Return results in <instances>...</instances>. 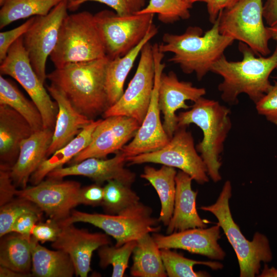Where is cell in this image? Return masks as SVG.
Segmentation results:
<instances>
[{
  "label": "cell",
  "instance_id": "cell-1",
  "mask_svg": "<svg viewBox=\"0 0 277 277\" xmlns=\"http://www.w3.org/2000/svg\"><path fill=\"white\" fill-rule=\"evenodd\" d=\"M238 48L243 55L241 61H229L224 54L213 65L210 72L223 78L218 90L224 102L237 104L239 96L245 94L255 104L272 85L269 76L277 69V46L270 55L259 57L244 43L240 42Z\"/></svg>",
  "mask_w": 277,
  "mask_h": 277
},
{
  "label": "cell",
  "instance_id": "cell-2",
  "mask_svg": "<svg viewBox=\"0 0 277 277\" xmlns=\"http://www.w3.org/2000/svg\"><path fill=\"white\" fill-rule=\"evenodd\" d=\"M109 59L68 64L47 74L50 84L58 89L80 113L90 120L109 107L105 86Z\"/></svg>",
  "mask_w": 277,
  "mask_h": 277
},
{
  "label": "cell",
  "instance_id": "cell-3",
  "mask_svg": "<svg viewBox=\"0 0 277 277\" xmlns=\"http://www.w3.org/2000/svg\"><path fill=\"white\" fill-rule=\"evenodd\" d=\"M234 41L220 33L218 17L204 33L198 26H189L182 34L164 33L159 49L164 54L172 53L168 62L178 65L184 73H194L201 81Z\"/></svg>",
  "mask_w": 277,
  "mask_h": 277
},
{
  "label": "cell",
  "instance_id": "cell-4",
  "mask_svg": "<svg viewBox=\"0 0 277 277\" xmlns=\"http://www.w3.org/2000/svg\"><path fill=\"white\" fill-rule=\"evenodd\" d=\"M230 114V109L219 102L203 96L177 115V128L193 124L202 130L203 139L196 149L206 165L208 176L214 182L222 180L220 155L232 127Z\"/></svg>",
  "mask_w": 277,
  "mask_h": 277
},
{
  "label": "cell",
  "instance_id": "cell-5",
  "mask_svg": "<svg viewBox=\"0 0 277 277\" xmlns=\"http://www.w3.org/2000/svg\"><path fill=\"white\" fill-rule=\"evenodd\" d=\"M232 187L230 181L225 182L215 203L202 206L203 210L210 212L217 219V224L223 229L233 248L238 260L241 277H254L258 275L261 263H268L272 259L269 242L266 236L256 232L250 241L244 236L231 215L229 200Z\"/></svg>",
  "mask_w": 277,
  "mask_h": 277
},
{
  "label": "cell",
  "instance_id": "cell-6",
  "mask_svg": "<svg viewBox=\"0 0 277 277\" xmlns=\"http://www.w3.org/2000/svg\"><path fill=\"white\" fill-rule=\"evenodd\" d=\"M106 56L94 14L87 11L68 14L62 23L56 46L49 56L55 68Z\"/></svg>",
  "mask_w": 277,
  "mask_h": 277
},
{
  "label": "cell",
  "instance_id": "cell-7",
  "mask_svg": "<svg viewBox=\"0 0 277 277\" xmlns=\"http://www.w3.org/2000/svg\"><path fill=\"white\" fill-rule=\"evenodd\" d=\"M152 213L150 207L138 202L117 214L72 210L68 217L58 223L61 226L77 222L90 224L113 238L116 241L115 246L119 247L147 233L160 230V221L152 216Z\"/></svg>",
  "mask_w": 277,
  "mask_h": 277
},
{
  "label": "cell",
  "instance_id": "cell-8",
  "mask_svg": "<svg viewBox=\"0 0 277 277\" xmlns=\"http://www.w3.org/2000/svg\"><path fill=\"white\" fill-rule=\"evenodd\" d=\"M218 17L221 34L246 44L257 55H269L271 36L264 23L262 0H241Z\"/></svg>",
  "mask_w": 277,
  "mask_h": 277
},
{
  "label": "cell",
  "instance_id": "cell-9",
  "mask_svg": "<svg viewBox=\"0 0 277 277\" xmlns=\"http://www.w3.org/2000/svg\"><path fill=\"white\" fill-rule=\"evenodd\" d=\"M154 15L136 13L120 16L109 10L94 14L106 56L112 60L125 55L136 47L153 24Z\"/></svg>",
  "mask_w": 277,
  "mask_h": 277
},
{
  "label": "cell",
  "instance_id": "cell-10",
  "mask_svg": "<svg viewBox=\"0 0 277 277\" xmlns=\"http://www.w3.org/2000/svg\"><path fill=\"white\" fill-rule=\"evenodd\" d=\"M0 65L1 75H7L17 81L35 103L42 116L43 128L54 130L58 105L39 80L31 65L24 47L23 35L10 47Z\"/></svg>",
  "mask_w": 277,
  "mask_h": 277
},
{
  "label": "cell",
  "instance_id": "cell-11",
  "mask_svg": "<svg viewBox=\"0 0 277 277\" xmlns=\"http://www.w3.org/2000/svg\"><path fill=\"white\" fill-rule=\"evenodd\" d=\"M186 126L179 127L168 143L155 151L127 157L129 165L160 164L179 168L200 184L209 181L206 165L194 146L191 132Z\"/></svg>",
  "mask_w": 277,
  "mask_h": 277
},
{
  "label": "cell",
  "instance_id": "cell-12",
  "mask_svg": "<svg viewBox=\"0 0 277 277\" xmlns=\"http://www.w3.org/2000/svg\"><path fill=\"white\" fill-rule=\"evenodd\" d=\"M132 78L118 101L103 113V118L123 115L133 118L140 125L147 112L154 87V64L152 45L143 47Z\"/></svg>",
  "mask_w": 277,
  "mask_h": 277
},
{
  "label": "cell",
  "instance_id": "cell-13",
  "mask_svg": "<svg viewBox=\"0 0 277 277\" xmlns=\"http://www.w3.org/2000/svg\"><path fill=\"white\" fill-rule=\"evenodd\" d=\"M68 1L63 0L47 14L34 16L23 35L31 65L43 84L47 79L46 62L56 46L62 23L68 14Z\"/></svg>",
  "mask_w": 277,
  "mask_h": 277
},
{
  "label": "cell",
  "instance_id": "cell-14",
  "mask_svg": "<svg viewBox=\"0 0 277 277\" xmlns=\"http://www.w3.org/2000/svg\"><path fill=\"white\" fill-rule=\"evenodd\" d=\"M81 188L76 181L46 177L36 185L17 189L15 195L33 203L50 219L61 222L79 204Z\"/></svg>",
  "mask_w": 277,
  "mask_h": 277
},
{
  "label": "cell",
  "instance_id": "cell-15",
  "mask_svg": "<svg viewBox=\"0 0 277 277\" xmlns=\"http://www.w3.org/2000/svg\"><path fill=\"white\" fill-rule=\"evenodd\" d=\"M152 48L155 70L152 94L142 124L134 137L121 150L126 157L156 151L164 147L170 140L161 120L158 103L160 80L165 67L163 62L164 53L159 50V44L152 45Z\"/></svg>",
  "mask_w": 277,
  "mask_h": 277
},
{
  "label": "cell",
  "instance_id": "cell-16",
  "mask_svg": "<svg viewBox=\"0 0 277 277\" xmlns=\"http://www.w3.org/2000/svg\"><path fill=\"white\" fill-rule=\"evenodd\" d=\"M140 126L136 120L126 116L102 119L89 144L70 162V164L90 157L106 159L109 154L116 153L132 140Z\"/></svg>",
  "mask_w": 277,
  "mask_h": 277
},
{
  "label": "cell",
  "instance_id": "cell-17",
  "mask_svg": "<svg viewBox=\"0 0 277 277\" xmlns=\"http://www.w3.org/2000/svg\"><path fill=\"white\" fill-rule=\"evenodd\" d=\"M206 93L205 88L195 87L190 82L180 81L172 71L162 73L158 89V103L163 114V128L170 139L177 129L176 112L180 109H189L191 106L186 104L187 101L194 103Z\"/></svg>",
  "mask_w": 277,
  "mask_h": 277
},
{
  "label": "cell",
  "instance_id": "cell-18",
  "mask_svg": "<svg viewBox=\"0 0 277 277\" xmlns=\"http://www.w3.org/2000/svg\"><path fill=\"white\" fill-rule=\"evenodd\" d=\"M61 226V232L51 246L69 255L77 276H87L91 270L90 264L93 252L104 245L111 244L109 235L79 229L74 227L73 224Z\"/></svg>",
  "mask_w": 277,
  "mask_h": 277
},
{
  "label": "cell",
  "instance_id": "cell-19",
  "mask_svg": "<svg viewBox=\"0 0 277 277\" xmlns=\"http://www.w3.org/2000/svg\"><path fill=\"white\" fill-rule=\"evenodd\" d=\"M126 157L122 150L109 159L90 157L68 167L54 169L46 177L63 179L68 176L81 175L101 185L114 180L131 186L135 181L136 174L125 167Z\"/></svg>",
  "mask_w": 277,
  "mask_h": 277
},
{
  "label": "cell",
  "instance_id": "cell-20",
  "mask_svg": "<svg viewBox=\"0 0 277 277\" xmlns=\"http://www.w3.org/2000/svg\"><path fill=\"white\" fill-rule=\"evenodd\" d=\"M220 228L217 224L208 228H190L166 235L154 232L152 236L160 249H181L210 259L222 260L226 253L218 243Z\"/></svg>",
  "mask_w": 277,
  "mask_h": 277
},
{
  "label": "cell",
  "instance_id": "cell-21",
  "mask_svg": "<svg viewBox=\"0 0 277 277\" xmlns=\"http://www.w3.org/2000/svg\"><path fill=\"white\" fill-rule=\"evenodd\" d=\"M53 130L43 128L34 131L22 143L18 158L10 170L16 187L26 188L31 175L47 158Z\"/></svg>",
  "mask_w": 277,
  "mask_h": 277
},
{
  "label": "cell",
  "instance_id": "cell-22",
  "mask_svg": "<svg viewBox=\"0 0 277 277\" xmlns=\"http://www.w3.org/2000/svg\"><path fill=\"white\" fill-rule=\"evenodd\" d=\"M192 178L180 170L175 176V195L173 214L167 225L166 234L194 228H206L207 222L196 209L197 191L191 187Z\"/></svg>",
  "mask_w": 277,
  "mask_h": 277
},
{
  "label": "cell",
  "instance_id": "cell-23",
  "mask_svg": "<svg viewBox=\"0 0 277 277\" xmlns=\"http://www.w3.org/2000/svg\"><path fill=\"white\" fill-rule=\"evenodd\" d=\"M50 96L58 105V113L47 158L77 136L93 120L78 112L65 95L51 84L46 86Z\"/></svg>",
  "mask_w": 277,
  "mask_h": 277
},
{
  "label": "cell",
  "instance_id": "cell-24",
  "mask_svg": "<svg viewBox=\"0 0 277 277\" xmlns=\"http://www.w3.org/2000/svg\"><path fill=\"white\" fill-rule=\"evenodd\" d=\"M34 132L21 114L7 105H0V164L11 168L22 143Z\"/></svg>",
  "mask_w": 277,
  "mask_h": 277
},
{
  "label": "cell",
  "instance_id": "cell-25",
  "mask_svg": "<svg viewBox=\"0 0 277 277\" xmlns=\"http://www.w3.org/2000/svg\"><path fill=\"white\" fill-rule=\"evenodd\" d=\"M157 33V28L153 24L144 38L136 47L122 56L109 59L105 80L109 107L116 103L123 95L125 81L143 47Z\"/></svg>",
  "mask_w": 277,
  "mask_h": 277
},
{
  "label": "cell",
  "instance_id": "cell-26",
  "mask_svg": "<svg viewBox=\"0 0 277 277\" xmlns=\"http://www.w3.org/2000/svg\"><path fill=\"white\" fill-rule=\"evenodd\" d=\"M102 119L93 120L69 143L45 159L30 176L32 185L44 180L52 171L63 167L84 150L91 142L93 133Z\"/></svg>",
  "mask_w": 277,
  "mask_h": 277
},
{
  "label": "cell",
  "instance_id": "cell-27",
  "mask_svg": "<svg viewBox=\"0 0 277 277\" xmlns=\"http://www.w3.org/2000/svg\"><path fill=\"white\" fill-rule=\"evenodd\" d=\"M31 273L38 277H72L75 268L69 255L64 251L51 250L31 236Z\"/></svg>",
  "mask_w": 277,
  "mask_h": 277
},
{
  "label": "cell",
  "instance_id": "cell-28",
  "mask_svg": "<svg viewBox=\"0 0 277 277\" xmlns=\"http://www.w3.org/2000/svg\"><path fill=\"white\" fill-rule=\"evenodd\" d=\"M175 168L163 165L161 168L147 165L141 177L147 181L155 189L160 200L161 209L159 217L160 222L167 226L172 217L175 195Z\"/></svg>",
  "mask_w": 277,
  "mask_h": 277
},
{
  "label": "cell",
  "instance_id": "cell-29",
  "mask_svg": "<svg viewBox=\"0 0 277 277\" xmlns=\"http://www.w3.org/2000/svg\"><path fill=\"white\" fill-rule=\"evenodd\" d=\"M130 274L134 277H166L160 248L153 238L147 233L137 240L132 252Z\"/></svg>",
  "mask_w": 277,
  "mask_h": 277
},
{
  "label": "cell",
  "instance_id": "cell-30",
  "mask_svg": "<svg viewBox=\"0 0 277 277\" xmlns=\"http://www.w3.org/2000/svg\"><path fill=\"white\" fill-rule=\"evenodd\" d=\"M0 265L32 275V242L21 234L10 232L1 237Z\"/></svg>",
  "mask_w": 277,
  "mask_h": 277
},
{
  "label": "cell",
  "instance_id": "cell-31",
  "mask_svg": "<svg viewBox=\"0 0 277 277\" xmlns=\"http://www.w3.org/2000/svg\"><path fill=\"white\" fill-rule=\"evenodd\" d=\"M0 105H7L21 114L34 131L43 129L42 116L38 108L26 98L11 81L0 76Z\"/></svg>",
  "mask_w": 277,
  "mask_h": 277
},
{
  "label": "cell",
  "instance_id": "cell-32",
  "mask_svg": "<svg viewBox=\"0 0 277 277\" xmlns=\"http://www.w3.org/2000/svg\"><path fill=\"white\" fill-rule=\"evenodd\" d=\"M62 1L6 0L0 10V28L17 20L45 15Z\"/></svg>",
  "mask_w": 277,
  "mask_h": 277
},
{
  "label": "cell",
  "instance_id": "cell-33",
  "mask_svg": "<svg viewBox=\"0 0 277 277\" xmlns=\"http://www.w3.org/2000/svg\"><path fill=\"white\" fill-rule=\"evenodd\" d=\"M169 248L160 249L163 264L169 277H204L209 274L203 271H195V265H206L213 270L221 269L223 265L217 262L199 261L185 258Z\"/></svg>",
  "mask_w": 277,
  "mask_h": 277
},
{
  "label": "cell",
  "instance_id": "cell-34",
  "mask_svg": "<svg viewBox=\"0 0 277 277\" xmlns=\"http://www.w3.org/2000/svg\"><path fill=\"white\" fill-rule=\"evenodd\" d=\"M138 202L140 197L131 188V186L118 181L110 180L107 182L104 187V197L102 206L107 214H118Z\"/></svg>",
  "mask_w": 277,
  "mask_h": 277
},
{
  "label": "cell",
  "instance_id": "cell-35",
  "mask_svg": "<svg viewBox=\"0 0 277 277\" xmlns=\"http://www.w3.org/2000/svg\"><path fill=\"white\" fill-rule=\"evenodd\" d=\"M191 7L184 0H149L147 5L136 13L156 14L161 23L169 24L188 19Z\"/></svg>",
  "mask_w": 277,
  "mask_h": 277
},
{
  "label": "cell",
  "instance_id": "cell-36",
  "mask_svg": "<svg viewBox=\"0 0 277 277\" xmlns=\"http://www.w3.org/2000/svg\"><path fill=\"white\" fill-rule=\"evenodd\" d=\"M136 243L137 240H132L119 247L106 245L100 247V266L105 268L111 265L113 268L111 276L123 277Z\"/></svg>",
  "mask_w": 277,
  "mask_h": 277
},
{
  "label": "cell",
  "instance_id": "cell-37",
  "mask_svg": "<svg viewBox=\"0 0 277 277\" xmlns=\"http://www.w3.org/2000/svg\"><path fill=\"white\" fill-rule=\"evenodd\" d=\"M0 237L10 232L16 220L24 213L41 210L32 202L17 196L0 206Z\"/></svg>",
  "mask_w": 277,
  "mask_h": 277
},
{
  "label": "cell",
  "instance_id": "cell-38",
  "mask_svg": "<svg viewBox=\"0 0 277 277\" xmlns=\"http://www.w3.org/2000/svg\"><path fill=\"white\" fill-rule=\"evenodd\" d=\"M88 2L104 4L112 8L116 14L120 16L136 14L146 6L145 0H77L68 2V10L75 11L81 5Z\"/></svg>",
  "mask_w": 277,
  "mask_h": 277
},
{
  "label": "cell",
  "instance_id": "cell-39",
  "mask_svg": "<svg viewBox=\"0 0 277 277\" xmlns=\"http://www.w3.org/2000/svg\"><path fill=\"white\" fill-rule=\"evenodd\" d=\"M255 105L259 114L277 125V81L274 82L269 91Z\"/></svg>",
  "mask_w": 277,
  "mask_h": 277
},
{
  "label": "cell",
  "instance_id": "cell-40",
  "mask_svg": "<svg viewBox=\"0 0 277 277\" xmlns=\"http://www.w3.org/2000/svg\"><path fill=\"white\" fill-rule=\"evenodd\" d=\"M61 230L58 222L50 219L45 222L37 223L31 231V236L37 242L44 243L53 242L57 238Z\"/></svg>",
  "mask_w": 277,
  "mask_h": 277
},
{
  "label": "cell",
  "instance_id": "cell-41",
  "mask_svg": "<svg viewBox=\"0 0 277 277\" xmlns=\"http://www.w3.org/2000/svg\"><path fill=\"white\" fill-rule=\"evenodd\" d=\"M31 17L20 26L0 33V63L6 57L11 46L21 36L24 35L33 22Z\"/></svg>",
  "mask_w": 277,
  "mask_h": 277
},
{
  "label": "cell",
  "instance_id": "cell-42",
  "mask_svg": "<svg viewBox=\"0 0 277 277\" xmlns=\"http://www.w3.org/2000/svg\"><path fill=\"white\" fill-rule=\"evenodd\" d=\"M43 211L41 210L27 211L19 216L12 225L11 232H15L31 239L34 226L41 221Z\"/></svg>",
  "mask_w": 277,
  "mask_h": 277
},
{
  "label": "cell",
  "instance_id": "cell-43",
  "mask_svg": "<svg viewBox=\"0 0 277 277\" xmlns=\"http://www.w3.org/2000/svg\"><path fill=\"white\" fill-rule=\"evenodd\" d=\"M11 168L0 164V206L7 203L16 196V187L10 174Z\"/></svg>",
  "mask_w": 277,
  "mask_h": 277
},
{
  "label": "cell",
  "instance_id": "cell-44",
  "mask_svg": "<svg viewBox=\"0 0 277 277\" xmlns=\"http://www.w3.org/2000/svg\"><path fill=\"white\" fill-rule=\"evenodd\" d=\"M103 197L104 187L95 183L81 187L78 195V202L79 204L93 207L102 206Z\"/></svg>",
  "mask_w": 277,
  "mask_h": 277
},
{
  "label": "cell",
  "instance_id": "cell-45",
  "mask_svg": "<svg viewBox=\"0 0 277 277\" xmlns=\"http://www.w3.org/2000/svg\"><path fill=\"white\" fill-rule=\"evenodd\" d=\"M241 0H208L207 12L210 22L213 24L217 19L220 13L226 9L231 8Z\"/></svg>",
  "mask_w": 277,
  "mask_h": 277
},
{
  "label": "cell",
  "instance_id": "cell-46",
  "mask_svg": "<svg viewBox=\"0 0 277 277\" xmlns=\"http://www.w3.org/2000/svg\"><path fill=\"white\" fill-rule=\"evenodd\" d=\"M263 17L268 27L277 25V0H266L263 5Z\"/></svg>",
  "mask_w": 277,
  "mask_h": 277
},
{
  "label": "cell",
  "instance_id": "cell-47",
  "mask_svg": "<svg viewBox=\"0 0 277 277\" xmlns=\"http://www.w3.org/2000/svg\"><path fill=\"white\" fill-rule=\"evenodd\" d=\"M1 277H26L28 275L0 265Z\"/></svg>",
  "mask_w": 277,
  "mask_h": 277
},
{
  "label": "cell",
  "instance_id": "cell-48",
  "mask_svg": "<svg viewBox=\"0 0 277 277\" xmlns=\"http://www.w3.org/2000/svg\"><path fill=\"white\" fill-rule=\"evenodd\" d=\"M259 277H277V269L274 267L269 268L266 264Z\"/></svg>",
  "mask_w": 277,
  "mask_h": 277
},
{
  "label": "cell",
  "instance_id": "cell-49",
  "mask_svg": "<svg viewBox=\"0 0 277 277\" xmlns=\"http://www.w3.org/2000/svg\"><path fill=\"white\" fill-rule=\"evenodd\" d=\"M269 30L271 39L277 41V25L272 27H267Z\"/></svg>",
  "mask_w": 277,
  "mask_h": 277
},
{
  "label": "cell",
  "instance_id": "cell-50",
  "mask_svg": "<svg viewBox=\"0 0 277 277\" xmlns=\"http://www.w3.org/2000/svg\"><path fill=\"white\" fill-rule=\"evenodd\" d=\"M184 1L186 3H187L188 5H189L190 6L192 7V5L196 2H205L206 3L208 0H184Z\"/></svg>",
  "mask_w": 277,
  "mask_h": 277
},
{
  "label": "cell",
  "instance_id": "cell-51",
  "mask_svg": "<svg viewBox=\"0 0 277 277\" xmlns=\"http://www.w3.org/2000/svg\"><path fill=\"white\" fill-rule=\"evenodd\" d=\"M6 0H0V6L2 7Z\"/></svg>",
  "mask_w": 277,
  "mask_h": 277
},
{
  "label": "cell",
  "instance_id": "cell-52",
  "mask_svg": "<svg viewBox=\"0 0 277 277\" xmlns=\"http://www.w3.org/2000/svg\"><path fill=\"white\" fill-rule=\"evenodd\" d=\"M68 1V2H74L75 1H77V0H67Z\"/></svg>",
  "mask_w": 277,
  "mask_h": 277
},
{
  "label": "cell",
  "instance_id": "cell-53",
  "mask_svg": "<svg viewBox=\"0 0 277 277\" xmlns=\"http://www.w3.org/2000/svg\"><path fill=\"white\" fill-rule=\"evenodd\" d=\"M277 78V77H276Z\"/></svg>",
  "mask_w": 277,
  "mask_h": 277
}]
</instances>
